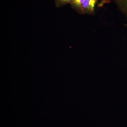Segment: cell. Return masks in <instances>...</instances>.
Segmentation results:
<instances>
[{"mask_svg": "<svg viewBox=\"0 0 127 127\" xmlns=\"http://www.w3.org/2000/svg\"><path fill=\"white\" fill-rule=\"evenodd\" d=\"M125 26H126L127 27V24H126V25H125Z\"/></svg>", "mask_w": 127, "mask_h": 127, "instance_id": "obj_5", "label": "cell"}, {"mask_svg": "<svg viewBox=\"0 0 127 127\" xmlns=\"http://www.w3.org/2000/svg\"><path fill=\"white\" fill-rule=\"evenodd\" d=\"M73 0H55V6L57 7H62L64 6L71 4Z\"/></svg>", "mask_w": 127, "mask_h": 127, "instance_id": "obj_4", "label": "cell"}, {"mask_svg": "<svg viewBox=\"0 0 127 127\" xmlns=\"http://www.w3.org/2000/svg\"><path fill=\"white\" fill-rule=\"evenodd\" d=\"M120 11L127 17V0H114Z\"/></svg>", "mask_w": 127, "mask_h": 127, "instance_id": "obj_3", "label": "cell"}, {"mask_svg": "<svg viewBox=\"0 0 127 127\" xmlns=\"http://www.w3.org/2000/svg\"><path fill=\"white\" fill-rule=\"evenodd\" d=\"M98 0H84L82 6L84 15H93L95 13V6Z\"/></svg>", "mask_w": 127, "mask_h": 127, "instance_id": "obj_1", "label": "cell"}, {"mask_svg": "<svg viewBox=\"0 0 127 127\" xmlns=\"http://www.w3.org/2000/svg\"><path fill=\"white\" fill-rule=\"evenodd\" d=\"M84 0H73L70 4L73 9L81 15H84L82 6Z\"/></svg>", "mask_w": 127, "mask_h": 127, "instance_id": "obj_2", "label": "cell"}]
</instances>
